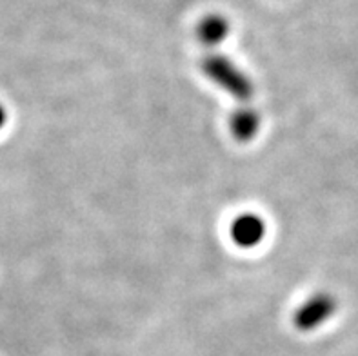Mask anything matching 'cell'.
<instances>
[{"label": "cell", "instance_id": "obj_1", "mask_svg": "<svg viewBox=\"0 0 358 356\" xmlns=\"http://www.w3.org/2000/svg\"><path fill=\"white\" fill-rule=\"evenodd\" d=\"M202 69L209 80L215 82L218 87H222L233 99L250 100L253 97V84H251L250 77L226 57L209 55L208 59L202 60Z\"/></svg>", "mask_w": 358, "mask_h": 356}, {"label": "cell", "instance_id": "obj_2", "mask_svg": "<svg viewBox=\"0 0 358 356\" xmlns=\"http://www.w3.org/2000/svg\"><path fill=\"white\" fill-rule=\"evenodd\" d=\"M336 302L329 294H315L295 313V325L299 331H313L333 316Z\"/></svg>", "mask_w": 358, "mask_h": 356}, {"label": "cell", "instance_id": "obj_3", "mask_svg": "<svg viewBox=\"0 0 358 356\" xmlns=\"http://www.w3.org/2000/svg\"><path fill=\"white\" fill-rule=\"evenodd\" d=\"M266 236V222L253 213L241 215L231 226V238L241 248H255Z\"/></svg>", "mask_w": 358, "mask_h": 356}, {"label": "cell", "instance_id": "obj_4", "mask_svg": "<svg viewBox=\"0 0 358 356\" xmlns=\"http://www.w3.org/2000/svg\"><path fill=\"white\" fill-rule=\"evenodd\" d=\"M229 33V22L222 15H208L196 26V36L206 45H218Z\"/></svg>", "mask_w": 358, "mask_h": 356}, {"label": "cell", "instance_id": "obj_5", "mask_svg": "<svg viewBox=\"0 0 358 356\" xmlns=\"http://www.w3.org/2000/svg\"><path fill=\"white\" fill-rule=\"evenodd\" d=\"M231 131L233 136H235L238 142H250L255 138V135L259 133L260 127V118L257 115V111L250 108L238 109L235 115L231 117Z\"/></svg>", "mask_w": 358, "mask_h": 356}, {"label": "cell", "instance_id": "obj_6", "mask_svg": "<svg viewBox=\"0 0 358 356\" xmlns=\"http://www.w3.org/2000/svg\"><path fill=\"white\" fill-rule=\"evenodd\" d=\"M6 120H8V113H6L4 106L0 104V129L6 126Z\"/></svg>", "mask_w": 358, "mask_h": 356}]
</instances>
